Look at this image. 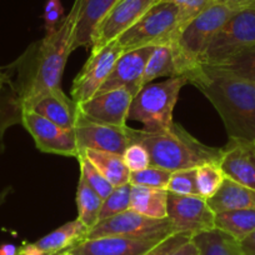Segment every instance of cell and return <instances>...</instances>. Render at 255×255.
I'll return each instance as SVG.
<instances>
[{
    "instance_id": "1",
    "label": "cell",
    "mask_w": 255,
    "mask_h": 255,
    "mask_svg": "<svg viewBox=\"0 0 255 255\" xmlns=\"http://www.w3.org/2000/svg\"><path fill=\"white\" fill-rule=\"evenodd\" d=\"M74 20V11L70 10L53 33L30 44L5 68L18 90L23 110H31L44 95L60 88L65 64L72 54Z\"/></svg>"
},
{
    "instance_id": "2",
    "label": "cell",
    "mask_w": 255,
    "mask_h": 255,
    "mask_svg": "<svg viewBox=\"0 0 255 255\" xmlns=\"http://www.w3.org/2000/svg\"><path fill=\"white\" fill-rule=\"evenodd\" d=\"M185 78L219 113L229 139L255 140V84L204 64Z\"/></svg>"
},
{
    "instance_id": "3",
    "label": "cell",
    "mask_w": 255,
    "mask_h": 255,
    "mask_svg": "<svg viewBox=\"0 0 255 255\" xmlns=\"http://www.w3.org/2000/svg\"><path fill=\"white\" fill-rule=\"evenodd\" d=\"M133 141L143 144L150 155V165L170 173L195 169L204 164H220L223 149L203 144L178 123L159 131L133 129Z\"/></svg>"
},
{
    "instance_id": "4",
    "label": "cell",
    "mask_w": 255,
    "mask_h": 255,
    "mask_svg": "<svg viewBox=\"0 0 255 255\" xmlns=\"http://www.w3.org/2000/svg\"><path fill=\"white\" fill-rule=\"evenodd\" d=\"M235 13L230 8L215 3L194 19H191L171 41L174 60L179 77L189 73L203 64V58L215 34Z\"/></svg>"
},
{
    "instance_id": "5",
    "label": "cell",
    "mask_w": 255,
    "mask_h": 255,
    "mask_svg": "<svg viewBox=\"0 0 255 255\" xmlns=\"http://www.w3.org/2000/svg\"><path fill=\"white\" fill-rule=\"evenodd\" d=\"M186 25L183 13L173 3L156 0L141 18L117 39L123 51L170 44Z\"/></svg>"
},
{
    "instance_id": "6",
    "label": "cell",
    "mask_w": 255,
    "mask_h": 255,
    "mask_svg": "<svg viewBox=\"0 0 255 255\" xmlns=\"http://www.w3.org/2000/svg\"><path fill=\"white\" fill-rule=\"evenodd\" d=\"M185 77H173L141 88L133 98L128 119L139 122L144 131L164 130L173 124V112Z\"/></svg>"
},
{
    "instance_id": "7",
    "label": "cell",
    "mask_w": 255,
    "mask_h": 255,
    "mask_svg": "<svg viewBox=\"0 0 255 255\" xmlns=\"http://www.w3.org/2000/svg\"><path fill=\"white\" fill-rule=\"evenodd\" d=\"M255 44V6L238 10L218 30L203 58L204 65L215 67L242 49Z\"/></svg>"
},
{
    "instance_id": "8",
    "label": "cell",
    "mask_w": 255,
    "mask_h": 255,
    "mask_svg": "<svg viewBox=\"0 0 255 255\" xmlns=\"http://www.w3.org/2000/svg\"><path fill=\"white\" fill-rule=\"evenodd\" d=\"M175 233V229L168 218L154 219L129 209L112 218L98 222V224L89 230L87 239L124 237L131 239L161 242Z\"/></svg>"
},
{
    "instance_id": "9",
    "label": "cell",
    "mask_w": 255,
    "mask_h": 255,
    "mask_svg": "<svg viewBox=\"0 0 255 255\" xmlns=\"http://www.w3.org/2000/svg\"><path fill=\"white\" fill-rule=\"evenodd\" d=\"M168 219L176 233L191 238L200 233L215 229V213L208 200L200 195H176L168 191Z\"/></svg>"
},
{
    "instance_id": "10",
    "label": "cell",
    "mask_w": 255,
    "mask_h": 255,
    "mask_svg": "<svg viewBox=\"0 0 255 255\" xmlns=\"http://www.w3.org/2000/svg\"><path fill=\"white\" fill-rule=\"evenodd\" d=\"M21 125L33 136L36 148L41 153L73 158L79 155L74 129L59 127L33 110H24Z\"/></svg>"
},
{
    "instance_id": "11",
    "label": "cell",
    "mask_w": 255,
    "mask_h": 255,
    "mask_svg": "<svg viewBox=\"0 0 255 255\" xmlns=\"http://www.w3.org/2000/svg\"><path fill=\"white\" fill-rule=\"evenodd\" d=\"M74 130L79 154L84 150H99L123 155L125 149L133 143V129L128 125L98 124L88 120L80 113Z\"/></svg>"
},
{
    "instance_id": "12",
    "label": "cell",
    "mask_w": 255,
    "mask_h": 255,
    "mask_svg": "<svg viewBox=\"0 0 255 255\" xmlns=\"http://www.w3.org/2000/svg\"><path fill=\"white\" fill-rule=\"evenodd\" d=\"M123 53L118 40L112 41L95 53H90L89 59L73 82V100L80 104L94 97Z\"/></svg>"
},
{
    "instance_id": "13",
    "label": "cell",
    "mask_w": 255,
    "mask_h": 255,
    "mask_svg": "<svg viewBox=\"0 0 255 255\" xmlns=\"http://www.w3.org/2000/svg\"><path fill=\"white\" fill-rule=\"evenodd\" d=\"M156 0H118L98 25L93 38L92 53L100 50L134 25Z\"/></svg>"
},
{
    "instance_id": "14",
    "label": "cell",
    "mask_w": 255,
    "mask_h": 255,
    "mask_svg": "<svg viewBox=\"0 0 255 255\" xmlns=\"http://www.w3.org/2000/svg\"><path fill=\"white\" fill-rule=\"evenodd\" d=\"M134 95L127 89H115L95 94L87 102L78 104L79 113L98 124L127 127L128 115Z\"/></svg>"
},
{
    "instance_id": "15",
    "label": "cell",
    "mask_w": 255,
    "mask_h": 255,
    "mask_svg": "<svg viewBox=\"0 0 255 255\" xmlns=\"http://www.w3.org/2000/svg\"><path fill=\"white\" fill-rule=\"evenodd\" d=\"M154 49L155 46H145L123 53L97 94L115 89H127L135 97L141 89V78Z\"/></svg>"
},
{
    "instance_id": "16",
    "label": "cell",
    "mask_w": 255,
    "mask_h": 255,
    "mask_svg": "<svg viewBox=\"0 0 255 255\" xmlns=\"http://www.w3.org/2000/svg\"><path fill=\"white\" fill-rule=\"evenodd\" d=\"M223 149L220 168L225 178L255 189V145L253 141L229 139Z\"/></svg>"
},
{
    "instance_id": "17",
    "label": "cell",
    "mask_w": 255,
    "mask_h": 255,
    "mask_svg": "<svg viewBox=\"0 0 255 255\" xmlns=\"http://www.w3.org/2000/svg\"><path fill=\"white\" fill-rule=\"evenodd\" d=\"M117 1L118 0H75L72 8L75 15L72 53L78 48H92L98 25Z\"/></svg>"
},
{
    "instance_id": "18",
    "label": "cell",
    "mask_w": 255,
    "mask_h": 255,
    "mask_svg": "<svg viewBox=\"0 0 255 255\" xmlns=\"http://www.w3.org/2000/svg\"><path fill=\"white\" fill-rule=\"evenodd\" d=\"M158 243L160 242L124 237H103L85 239L74 249L84 255H144Z\"/></svg>"
},
{
    "instance_id": "19",
    "label": "cell",
    "mask_w": 255,
    "mask_h": 255,
    "mask_svg": "<svg viewBox=\"0 0 255 255\" xmlns=\"http://www.w3.org/2000/svg\"><path fill=\"white\" fill-rule=\"evenodd\" d=\"M31 110L67 129H74L79 117L78 103L73 98H68L61 88H56L44 95Z\"/></svg>"
},
{
    "instance_id": "20",
    "label": "cell",
    "mask_w": 255,
    "mask_h": 255,
    "mask_svg": "<svg viewBox=\"0 0 255 255\" xmlns=\"http://www.w3.org/2000/svg\"><path fill=\"white\" fill-rule=\"evenodd\" d=\"M23 105L18 90L5 69H0V154L5 149L4 138L9 128L21 125Z\"/></svg>"
},
{
    "instance_id": "21",
    "label": "cell",
    "mask_w": 255,
    "mask_h": 255,
    "mask_svg": "<svg viewBox=\"0 0 255 255\" xmlns=\"http://www.w3.org/2000/svg\"><path fill=\"white\" fill-rule=\"evenodd\" d=\"M89 229L79 219L72 220L53 230L45 237L40 238L35 245L46 255H56L59 253L73 249L88 238Z\"/></svg>"
},
{
    "instance_id": "22",
    "label": "cell",
    "mask_w": 255,
    "mask_h": 255,
    "mask_svg": "<svg viewBox=\"0 0 255 255\" xmlns=\"http://www.w3.org/2000/svg\"><path fill=\"white\" fill-rule=\"evenodd\" d=\"M207 200L215 214L225 210H255V189L248 188L225 178L219 190Z\"/></svg>"
},
{
    "instance_id": "23",
    "label": "cell",
    "mask_w": 255,
    "mask_h": 255,
    "mask_svg": "<svg viewBox=\"0 0 255 255\" xmlns=\"http://www.w3.org/2000/svg\"><path fill=\"white\" fill-rule=\"evenodd\" d=\"M168 190L131 185L130 209L154 219L168 218Z\"/></svg>"
},
{
    "instance_id": "24",
    "label": "cell",
    "mask_w": 255,
    "mask_h": 255,
    "mask_svg": "<svg viewBox=\"0 0 255 255\" xmlns=\"http://www.w3.org/2000/svg\"><path fill=\"white\" fill-rule=\"evenodd\" d=\"M79 155H84L114 188L129 183L130 170L125 165L124 159L119 154L99 150H84Z\"/></svg>"
},
{
    "instance_id": "25",
    "label": "cell",
    "mask_w": 255,
    "mask_h": 255,
    "mask_svg": "<svg viewBox=\"0 0 255 255\" xmlns=\"http://www.w3.org/2000/svg\"><path fill=\"white\" fill-rule=\"evenodd\" d=\"M214 225L215 229L242 242L255 229V210L235 209L217 213Z\"/></svg>"
},
{
    "instance_id": "26",
    "label": "cell",
    "mask_w": 255,
    "mask_h": 255,
    "mask_svg": "<svg viewBox=\"0 0 255 255\" xmlns=\"http://www.w3.org/2000/svg\"><path fill=\"white\" fill-rule=\"evenodd\" d=\"M191 240L198 247L199 255H244L239 242L222 230L212 229L200 233Z\"/></svg>"
},
{
    "instance_id": "27",
    "label": "cell",
    "mask_w": 255,
    "mask_h": 255,
    "mask_svg": "<svg viewBox=\"0 0 255 255\" xmlns=\"http://www.w3.org/2000/svg\"><path fill=\"white\" fill-rule=\"evenodd\" d=\"M102 205L103 199L99 194L80 176L77 188L78 219L89 230L99 222Z\"/></svg>"
},
{
    "instance_id": "28",
    "label": "cell",
    "mask_w": 255,
    "mask_h": 255,
    "mask_svg": "<svg viewBox=\"0 0 255 255\" xmlns=\"http://www.w3.org/2000/svg\"><path fill=\"white\" fill-rule=\"evenodd\" d=\"M163 77H179L173 50L169 44L155 46L153 54L146 63L145 70H144L143 78H141V88L150 84L156 78Z\"/></svg>"
},
{
    "instance_id": "29",
    "label": "cell",
    "mask_w": 255,
    "mask_h": 255,
    "mask_svg": "<svg viewBox=\"0 0 255 255\" xmlns=\"http://www.w3.org/2000/svg\"><path fill=\"white\" fill-rule=\"evenodd\" d=\"M213 68L233 78L255 84V44L242 49L224 63Z\"/></svg>"
},
{
    "instance_id": "30",
    "label": "cell",
    "mask_w": 255,
    "mask_h": 255,
    "mask_svg": "<svg viewBox=\"0 0 255 255\" xmlns=\"http://www.w3.org/2000/svg\"><path fill=\"white\" fill-rule=\"evenodd\" d=\"M225 175L219 164H204L195 170V184L200 197L209 199L219 190Z\"/></svg>"
},
{
    "instance_id": "31",
    "label": "cell",
    "mask_w": 255,
    "mask_h": 255,
    "mask_svg": "<svg viewBox=\"0 0 255 255\" xmlns=\"http://www.w3.org/2000/svg\"><path fill=\"white\" fill-rule=\"evenodd\" d=\"M130 195L131 185L129 183L113 189V191L108 195V198L103 200L99 222L130 209Z\"/></svg>"
},
{
    "instance_id": "32",
    "label": "cell",
    "mask_w": 255,
    "mask_h": 255,
    "mask_svg": "<svg viewBox=\"0 0 255 255\" xmlns=\"http://www.w3.org/2000/svg\"><path fill=\"white\" fill-rule=\"evenodd\" d=\"M171 173L158 166L149 165L143 170L131 171L129 184L133 186H145V188L165 189L168 186Z\"/></svg>"
},
{
    "instance_id": "33",
    "label": "cell",
    "mask_w": 255,
    "mask_h": 255,
    "mask_svg": "<svg viewBox=\"0 0 255 255\" xmlns=\"http://www.w3.org/2000/svg\"><path fill=\"white\" fill-rule=\"evenodd\" d=\"M78 161L80 165V176L97 191L103 200L108 198L114 186L99 173V170L84 155L78 156Z\"/></svg>"
},
{
    "instance_id": "34",
    "label": "cell",
    "mask_w": 255,
    "mask_h": 255,
    "mask_svg": "<svg viewBox=\"0 0 255 255\" xmlns=\"http://www.w3.org/2000/svg\"><path fill=\"white\" fill-rule=\"evenodd\" d=\"M195 170L197 168L173 171L170 179H169L166 190L176 195L198 194L197 184H195Z\"/></svg>"
},
{
    "instance_id": "35",
    "label": "cell",
    "mask_w": 255,
    "mask_h": 255,
    "mask_svg": "<svg viewBox=\"0 0 255 255\" xmlns=\"http://www.w3.org/2000/svg\"><path fill=\"white\" fill-rule=\"evenodd\" d=\"M125 165L131 171L143 170L150 165V155L143 144L133 141L123 153Z\"/></svg>"
},
{
    "instance_id": "36",
    "label": "cell",
    "mask_w": 255,
    "mask_h": 255,
    "mask_svg": "<svg viewBox=\"0 0 255 255\" xmlns=\"http://www.w3.org/2000/svg\"><path fill=\"white\" fill-rule=\"evenodd\" d=\"M164 1L175 4L183 13L186 24L215 4V0H164Z\"/></svg>"
},
{
    "instance_id": "37",
    "label": "cell",
    "mask_w": 255,
    "mask_h": 255,
    "mask_svg": "<svg viewBox=\"0 0 255 255\" xmlns=\"http://www.w3.org/2000/svg\"><path fill=\"white\" fill-rule=\"evenodd\" d=\"M190 239V235L184 234V233H175V234L161 240L160 243H158L155 247L151 248L144 255H170L171 253L175 252L178 248H180L181 245L185 244Z\"/></svg>"
},
{
    "instance_id": "38",
    "label": "cell",
    "mask_w": 255,
    "mask_h": 255,
    "mask_svg": "<svg viewBox=\"0 0 255 255\" xmlns=\"http://www.w3.org/2000/svg\"><path fill=\"white\" fill-rule=\"evenodd\" d=\"M64 16V6L60 0H48L44 9L43 19L45 23L46 34L53 33L60 24Z\"/></svg>"
},
{
    "instance_id": "39",
    "label": "cell",
    "mask_w": 255,
    "mask_h": 255,
    "mask_svg": "<svg viewBox=\"0 0 255 255\" xmlns=\"http://www.w3.org/2000/svg\"><path fill=\"white\" fill-rule=\"evenodd\" d=\"M215 3L228 6L235 11L255 6V0H215Z\"/></svg>"
},
{
    "instance_id": "40",
    "label": "cell",
    "mask_w": 255,
    "mask_h": 255,
    "mask_svg": "<svg viewBox=\"0 0 255 255\" xmlns=\"http://www.w3.org/2000/svg\"><path fill=\"white\" fill-rule=\"evenodd\" d=\"M240 248L244 255H255V229L245 237L242 242H239Z\"/></svg>"
},
{
    "instance_id": "41",
    "label": "cell",
    "mask_w": 255,
    "mask_h": 255,
    "mask_svg": "<svg viewBox=\"0 0 255 255\" xmlns=\"http://www.w3.org/2000/svg\"><path fill=\"white\" fill-rule=\"evenodd\" d=\"M170 255H199V250H198L195 243L190 239L185 244L181 245L180 248H178L175 252L171 253Z\"/></svg>"
},
{
    "instance_id": "42",
    "label": "cell",
    "mask_w": 255,
    "mask_h": 255,
    "mask_svg": "<svg viewBox=\"0 0 255 255\" xmlns=\"http://www.w3.org/2000/svg\"><path fill=\"white\" fill-rule=\"evenodd\" d=\"M18 255H46L41 249H39L35 243H24L19 247Z\"/></svg>"
},
{
    "instance_id": "43",
    "label": "cell",
    "mask_w": 255,
    "mask_h": 255,
    "mask_svg": "<svg viewBox=\"0 0 255 255\" xmlns=\"http://www.w3.org/2000/svg\"><path fill=\"white\" fill-rule=\"evenodd\" d=\"M19 248L10 243L0 244V255H18Z\"/></svg>"
},
{
    "instance_id": "44",
    "label": "cell",
    "mask_w": 255,
    "mask_h": 255,
    "mask_svg": "<svg viewBox=\"0 0 255 255\" xmlns=\"http://www.w3.org/2000/svg\"><path fill=\"white\" fill-rule=\"evenodd\" d=\"M11 193V186H6L5 189H3V190L0 191V208H1V205L5 203V200L8 199L9 194Z\"/></svg>"
},
{
    "instance_id": "45",
    "label": "cell",
    "mask_w": 255,
    "mask_h": 255,
    "mask_svg": "<svg viewBox=\"0 0 255 255\" xmlns=\"http://www.w3.org/2000/svg\"><path fill=\"white\" fill-rule=\"evenodd\" d=\"M61 255H84V254H82V253H79L78 250H75L74 248H73V249L67 250V252H63L61 253Z\"/></svg>"
},
{
    "instance_id": "46",
    "label": "cell",
    "mask_w": 255,
    "mask_h": 255,
    "mask_svg": "<svg viewBox=\"0 0 255 255\" xmlns=\"http://www.w3.org/2000/svg\"><path fill=\"white\" fill-rule=\"evenodd\" d=\"M56 255H61V253H59V254H56Z\"/></svg>"
},
{
    "instance_id": "47",
    "label": "cell",
    "mask_w": 255,
    "mask_h": 255,
    "mask_svg": "<svg viewBox=\"0 0 255 255\" xmlns=\"http://www.w3.org/2000/svg\"><path fill=\"white\" fill-rule=\"evenodd\" d=\"M253 143H254V145H255V140H254V141H253Z\"/></svg>"
}]
</instances>
